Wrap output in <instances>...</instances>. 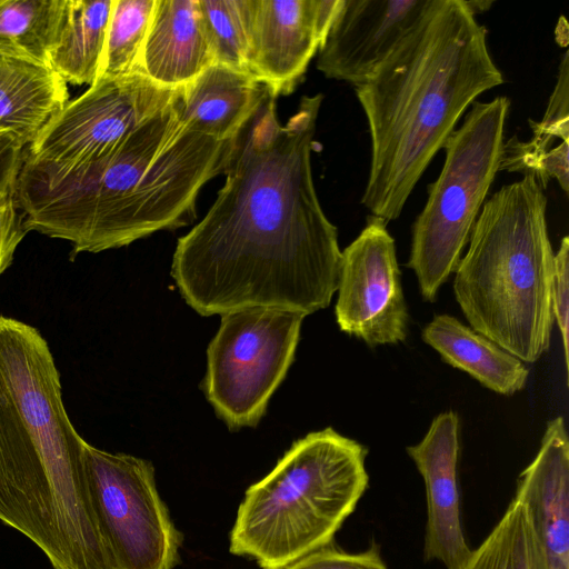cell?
<instances>
[{
    "instance_id": "1",
    "label": "cell",
    "mask_w": 569,
    "mask_h": 569,
    "mask_svg": "<svg viewBox=\"0 0 569 569\" xmlns=\"http://www.w3.org/2000/svg\"><path fill=\"white\" fill-rule=\"evenodd\" d=\"M270 92L236 138L226 181L206 216L178 239L171 276L201 316L327 308L342 253L311 169L322 94L305 96L283 124Z\"/></svg>"
},
{
    "instance_id": "2",
    "label": "cell",
    "mask_w": 569,
    "mask_h": 569,
    "mask_svg": "<svg viewBox=\"0 0 569 569\" xmlns=\"http://www.w3.org/2000/svg\"><path fill=\"white\" fill-rule=\"evenodd\" d=\"M87 443L64 408L47 340L0 316V520L53 569H117L89 482Z\"/></svg>"
},
{
    "instance_id": "3",
    "label": "cell",
    "mask_w": 569,
    "mask_h": 569,
    "mask_svg": "<svg viewBox=\"0 0 569 569\" xmlns=\"http://www.w3.org/2000/svg\"><path fill=\"white\" fill-rule=\"evenodd\" d=\"M177 98L87 166L59 172L23 159L14 197L27 232L97 253L194 218L199 191L223 173L234 140L186 129Z\"/></svg>"
},
{
    "instance_id": "4",
    "label": "cell",
    "mask_w": 569,
    "mask_h": 569,
    "mask_svg": "<svg viewBox=\"0 0 569 569\" xmlns=\"http://www.w3.org/2000/svg\"><path fill=\"white\" fill-rule=\"evenodd\" d=\"M503 77L486 28L466 0H432L418 24L375 74L355 87L371 144L361 204L397 219L456 124Z\"/></svg>"
},
{
    "instance_id": "5",
    "label": "cell",
    "mask_w": 569,
    "mask_h": 569,
    "mask_svg": "<svg viewBox=\"0 0 569 569\" xmlns=\"http://www.w3.org/2000/svg\"><path fill=\"white\" fill-rule=\"evenodd\" d=\"M547 197L530 174L485 201L453 279L467 321L522 362L548 349L555 322V253Z\"/></svg>"
},
{
    "instance_id": "6",
    "label": "cell",
    "mask_w": 569,
    "mask_h": 569,
    "mask_svg": "<svg viewBox=\"0 0 569 569\" xmlns=\"http://www.w3.org/2000/svg\"><path fill=\"white\" fill-rule=\"evenodd\" d=\"M367 453L331 427L295 441L247 489L230 531V552L277 569L332 545L368 488Z\"/></svg>"
},
{
    "instance_id": "7",
    "label": "cell",
    "mask_w": 569,
    "mask_h": 569,
    "mask_svg": "<svg viewBox=\"0 0 569 569\" xmlns=\"http://www.w3.org/2000/svg\"><path fill=\"white\" fill-rule=\"evenodd\" d=\"M470 107L442 147L441 171L428 187L426 204L412 226L407 267L430 302L455 272L500 170L510 100L499 96Z\"/></svg>"
},
{
    "instance_id": "8",
    "label": "cell",
    "mask_w": 569,
    "mask_h": 569,
    "mask_svg": "<svg viewBox=\"0 0 569 569\" xmlns=\"http://www.w3.org/2000/svg\"><path fill=\"white\" fill-rule=\"evenodd\" d=\"M306 316L276 308L221 315L207 350L203 389L230 429L256 426L293 360Z\"/></svg>"
},
{
    "instance_id": "9",
    "label": "cell",
    "mask_w": 569,
    "mask_h": 569,
    "mask_svg": "<svg viewBox=\"0 0 569 569\" xmlns=\"http://www.w3.org/2000/svg\"><path fill=\"white\" fill-rule=\"evenodd\" d=\"M87 472L117 569H173L183 536L174 526L148 460L87 443Z\"/></svg>"
},
{
    "instance_id": "10",
    "label": "cell",
    "mask_w": 569,
    "mask_h": 569,
    "mask_svg": "<svg viewBox=\"0 0 569 569\" xmlns=\"http://www.w3.org/2000/svg\"><path fill=\"white\" fill-rule=\"evenodd\" d=\"M178 93L139 72L97 80L69 100L24 149L23 159L59 172L87 166L113 151Z\"/></svg>"
},
{
    "instance_id": "11",
    "label": "cell",
    "mask_w": 569,
    "mask_h": 569,
    "mask_svg": "<svg viewBox=\"0 0 569 569\" xmlns=\"http://www.w3.org/2000/svg\"><path fill=\"white\" fill-rule=\"evenodd\" d=\"M336 319L341 331L373 348L406 340L409 311L393 237L369 216L358 237L341 251Z\"/></svg>"
},
{
    "instance_id": "12",
    "label": "cell",
    "mask_w": 569,
    "mask_h": 569,
    "mask_svg": "<svg viewBox=\"0 0 569 569\" xmlns=\"http://www.w3.org/2000/svg\"><path fill=\"white\" fill-rule=\"evenodd\" d=\"M339 0H247L248 71L278 98L318 52Z\"/></svg>"
},
{
    "instance_id": "13",
    "label": "cell",
    "mask_w": 569,
    "mask_h": 569,
    "mask_svg": "<svg viewBox=\"0 0 569 569\" xmlns=\"http://www.w3.org/2000/svg\"><path fill=\"white\" fill-rule=\"evenodd\" d=\"M432 0H339L317 69L353 87L369 80L418 24Z\"/></svg>"
},
{
    "instance_id": "14",
    "label": "cell",
    "mask_w": 569,
    "mask_h": 569,
    "mask_svg": "<svg viewBox=\"0 0 569 569\" xmlns=\"http://www.w3.org/2000/svg\"><path fill=\"white\" fill-rule=\"evenodd\" d=\"M460 421L455 411L439 413L420 442L407 448L425 483L427 521L425 560L461 569L469 548L461 523L457 467Z\"/></svg>"
},
{
    "instance_id": "15",
    "label": "cell",
    "mask_w": 569,
    "mask_h": 569,
    "mask_svg": "<svg viewBox=\"0 0 569 569\" xmlns=\"http://www.w3.org/2000/svg\"><path fill=\"white\" fill-rule=\"evenodd\" d=\"M527 508L550 569H569V439L561 416L547 423L539 450L520 473L516 496Z\"/></svg>"
},
{
    "instance_id": "16",
    "label": "cell",
    "mask_w": 569,
    "mask_h": 569,
    "mask_svg": "<svg viewBox=\"0 0 569 569\" xmlns=\"http://www.w3.org/2000/svg\"><path fill=\"white\" fill-rule=\"evenodd\" d=\"M214 62L199 0H157L138 72L179 89Z\"/></svg>"
},
{
    "instance_id": "17",
    "label": "cell",
    "mask_w": 569,
    "mask_h": 569,
    "mask_svg": "<svg viewBox=\"0 0 569 569\" xmlns=\"http://www.w3.org/2000/svg\"><path fill=\"white\" fill-rule=\"evenodd\" d=\"M268 92L250 73L213 63L179 88L177 108L186 129L230 141L244 129Z\"/></svg>"
},
{
    "instance_id": "18",
    "label": "cell",
    "mask_w": 569,
    "mask_h": 569,
    "mask_svg": "<svg viewBox=\"0 0 569 569\" xmlns=\"http://www.w3.org/2000/svg\"><path fill=\"white\" fill-rule=\"evenodd\" d=\"M67 86L50 66L0 56V137L30 146L69 102Z\"/></svg>"
},
{
    "instance_id": "19",
    "label": "cell",
    "mask_w": 569,
    "mask_h": 569,
    "mask_svg": "<svg viewBox=\"0 0 569 569\" xmlns=\"http://www.w3.org/2000/svg\"><path fill=\"white\" fill-rule=\"evenodd\" d=\"M422 339L445 362L497 393L510 396L527 383L529 370L521 360L452 316H435Z\"/></svg>"
},
{
    "instance_id": "20",
    "label": "cell",
    "mask_w": 569,
    "mask_h": 569,
    "mask_svg": "<svg viewBox=\"0 0 569 569\" xmlns=\"http://www.w3.org/2000/svg\"><path fill=\"white\" fill-rule=\"evenodd\" d=\"M533 132L529 141L517 136L505 141L500 170L532 176L545 189L550 179H556L567 192L569 143V52L560 62L555 89L541 121L531 122Z\"/></svg>"
},
{
    "instance_id": "21",
    "label": "cell",
    "mask_w": 569,
    "mask_h": 569,
    "mask_svg": "<svg viewBox=\"0 0 569 569\" xmlns=\"http://www.w3.org/2000/svg\"><path fill=\"white\" fill-rule=\"evenodd\" d=\"M113 0H67L50 67L66 81L91 86L98 76Z\"/></svg>"
},
{
    "instance_id": "22",
    "label": "cell",
    "mask_w": 569,
    "mask_h": 569,
    "mask_svg": "<svg viewBox=\"0 0 569 569\" xmlns=\"http://www.w3.org/2000/svg\"><path fill=\"white\" fill-rule=\"evenodd\" d=\"M67 0H0V56L50 66Z\"/></svg>"
},
{
    "instance_id": "23",
    "label": "cell",
    "mask_w": 569,
    "mask_h": 569,
    "mask_svg": "<svg viewBox=\"0 0 569 569\" xmlns=\"http://www.w3.org/2000/svg\"><path fill=\"white\" fill-rule=\"evenodd\" d=\"M461 569H550L529 512L519 499L513 497Z\"/></svg>"
},
{
    "instance_id": "24",
    "label": "cell",
    "mask_w": 569,
    "mask_h": 569,
    "mask_svg": "<svg viewBox=\"0 0 569 569\" xmlns=\"http://www.w3.org/2000/svg\"><path fill=\"white\" fill-rule=\"evenodd\" d=\"M156 1L113 0L96 81L138 72Z\"/></svg>"
},
{
    "instance_id": "25",
    "label": "cell",
    "mask_w": 569,
    "mask_h": 569,
    "mask_svg": "<svg viewBox=\"0 0 569 569\" xmlns=\"http://www.w3.org/2000/svg\"><path fill=\"white\" fill-rule=\"evenodd\" d=\"M214 63L248 71L247 0H199Z\"/></svg>"
},
{
    "instance_id": "26",
    "label": "cell",
    "mask_w": 569,
    "mask_h": 569,
    "mask_svg": "<svg viewBox=\"0 0 569 569\" xmlns=\"http://www.w3.org/2000/svg\"><path fill=\"white\" fill-rule=\"evenodd\" d=\"M277 569H387V566L380 546L372 541L368 549L357 553L330 545Z\"/></svg>"
},
{
    "instance_id": "27",
    "label": "cell",
    "mask_w": 569,
    "mask_h": 569,
    "mask_svg": "<svg viewBox=\"0 0 569 569\" xmlns=\"http://www.w3.org/2000/svg\"><path fill=\"white\" fill-rule=\"evenodd\" d=\"M552 311L561 333L566 370L569 368V238H562L555 253Z\"/></svg>"
},
{
    "instance_id": "28",
    "label": "cell",
    "mask_w": 569,
    "mask_h": 569,
    "mask_svg": "<svg viewBox=\"0 0 569 569\" xmlns=\"http://www.w3.org/2000/svg\"><path fill=\"white\" fill-rule=\"evenodd\" d=\"M16 184L0 191V274L11 264L14 252L27 234L16 197Z\"/></svg>"
},
{
    "instance_id": "29",
    "label": "cell",
    "mask_w": 569,
    "mask_h": 569,
    "mask_svg": "<svg viewBox=\"0 0 569 569\" xmlns=\"http://www.w3.org/2000/svg\"><path fill=\"white\" fill-rule=\"evenodd\" d=\"M24 149L13 140L0 137V191L16 184Z\"/></svg>"
}]
</instances>
